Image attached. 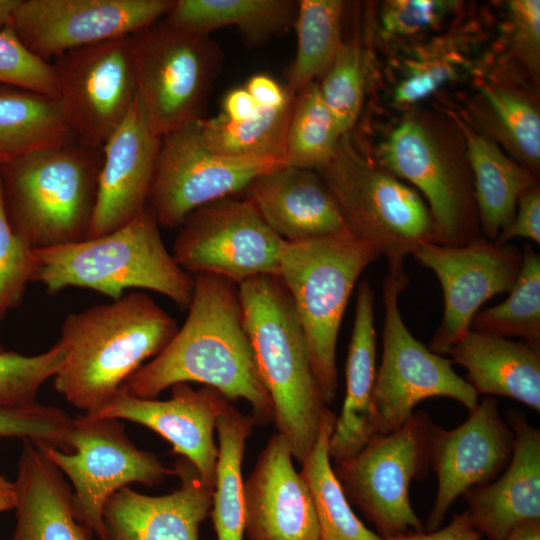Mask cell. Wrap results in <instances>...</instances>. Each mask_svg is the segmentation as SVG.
Returning a JSON list of instances; mask_svg holds the SVG:
<instances>
[{"label": "cell", "mask_w": 540, "mask_h": 540, "mask_svg": "<svg viewBox=\"0 0 540 540\" xmlns=\"http://www.w3.org/2000/svg\"><path fill=\"white\" fill-rule=\"evenodd\" d=\"M187 318L169 344L122 386L146 399L178 383L197 382L228 400L247 401L258 423L274 420L272 400L259 375L245 328L238 284L196 274Z\"/></svg>", "instance_id": "obj_1"}, {"label": "cell", "mask_w": 540, "mask_h": 540, "mask_svg": "<svg viewBox=\"0 0 540 540\" xmlns=\"http://www.w3.org/2000/svg\"><path fill=\"white\" fill-rule=\"evenodd\" d=\"M177 331L176 320L144 292L70 313L57 342L64 357L54 388L75 408L92 412L109 402Z\"/></svg>", "instance_id": "obj_2"}, {"label": "cell", "mask_w": 540, "mask_h": 540, "mask_svg": "<svg viewBox=\"0 0 540 540\" xmlns=\"http://www.w3.org/2000/svg\"><path fill=\"white\" fill-rule=\"evenodd\" d=\"M245 328L261 380L272 400L277 433L301 463L329 410L315 377L291 296L277 275L238 284Z\"/></svg>", "instance_id": "obj_3"}, {"label": "cell", "mask_w": 540, "mask_h": 540, "mask_svg": "<svg viewBox=\"0 0 540 540\" xmlns=\"http://www.w3.org/2000/svg\"><path fill=\"white\" fill-rule=\"evenodd\" d=\"M33 282L48 294L66 288L90 289L117 300L130 288L168 297L182 311L188 309L194 278L165 247L150 206L121 228L105 235L34 249Z\"/></svg>", "instance_id": "obj_4"}, {"label": "cell", "mask_w": 540, "mask_h": 540, "mask_svg": "<svg viewBox=\"0 0 540 540\" xmlns=\"http://www.w3.org/2000/svg\"><path fill=\"white\" fill-rule=\"evenodd\" d=\"M102 160V148L74 140L0 166L2 199L13 231L33 249L87 238Z\"/></svg>", "instance_id": "obj_5"}, {"label": "cell", "mask_w": 540, "mask_h": 540, "mask_svg": "<svg viewBox=\"0 0 540 540\" xmlns=\"http://www.w3.org/2000/svg\"><path fill=\"white\" fill-rule=\"evenodd\" d=\"M379 257L372 245L348 231L283 246L279 277L291 296L327 404L338 390L336 347L349 297L363 270Z\"/></svg>", "instance_id": "obj_6"}, {"label": "cell", "mask_w": 540, "mask_h": 540, "mask_svg": "<svg viewBox=\"0 0 540 540\" xmlns=\"http://www.w3.org/2000/svg\"><path fill=\"white\" fill-rule=\"evenodd\" d=\"M317 172L347 231L385 257L391 276H407L405 257L435 243L431 214L420 194L365 157L349 133L342 135L333 157Z\"/></svg>", "instance_id": "obj_7"}, {"label": "cell", "mask_w": 540, "mask_h": 540, "mask_svg": "<svg viewBox=\"0 0 540 540\" xmlns=\"http://www.w3.org/2000/svg\"><path fill=\"white\" fill-rule=\"evenodd\" d=\"M384 163L426 198L436 244L463 246L480 236L466 142L452 116L425 113L405 119L385 144Z\"/></svg>", "instance_id": "obj_8"}, {"label": "cell", "mask_w": 540, "mask_h": 540, "mask_svg": "<svg viewBox=\"0 0 540 540\" xmlns=\"http://www.w3.org/2000/svg\"><path fill=\"white\" fill-rule=\"evenodd\" d=\"M435 423L418 410L396 431L375 435L355 455L333 468L350 504L384 540L425 531L409 496L414 480L427 477Z\"/></svg>", "instance_id": "obj_9"}, {"label": "cell", "mask_w": 540, "mask_h": 540, "mask_svg": "<svg viewBox=\"0 0 540 540\" xmlns=\"http://www.w3.org/2000/svg\"><path fill=\"white\" fill-rule=\"evenodd\" d=\"M138 96L153 130L164 136L203 119L221 53L209 35L164 19L131 35Z\"/></svg>", "instance_id": "obj_10"}, {"label": "cell", "mask_w": 540, "mask_h": 540, "mask_svg": "<svg viewBox=\"0 0 540 540\" xmlns=\"http://www.w3.org/2000/svg\"><path fill=\"white\" fill-rule=\"evenodd\" d=\"M408 282V276L390 274L383 281L382 358L371 403L373 436L399 429L416 405L429 398H451L468 410L479 401L474 388L455 373L452 361L431 351L404 323L399 299Z\"/></svg>", "instance_id": "obj_11"}, {"label": "cell", "mask_w": 540, "mask_h": 540, "mask_svg": "<svg viewBox=\"0 0 540 540\" xmlns=\"http://www.w3.org/2000/svg\"><path fill=\"white\" fill-rule=\"evenodd\" d=\"M68 442L71 453L33 443L69 478L75 517L98 540H104L103 509L110 496L130 483L154 486L174 474L155 454L138 449L118 419L72 418Z\"/></svg>", "instance_id": "obj_12"}, {"label": "cell", "mask_w": 540, "mask_h": 540, "mask_svg": "<svg viewBox=\"0 0 540 540\" xmlns=\"http://www.w3.org/2000/svg\"><path fill=\"white\" fill-rule=\"evenodd\" d=\"M285 242L248 199L232 196L192 211L171 253L192 276L212 274L240 284L260 275L279 276Z\"/></svg>", "instance_id": "obj_13"}, {"label": "cell", "mask_w": 540, "mask_h": 540, "mask_svg": "<svg viewBox=\"0 0 540 540\" xmlns=\"http://www.w3.org/2000/svg\"><path fill=\"white\" fill-rule=\"evenodd\" d=\"M50 63L74 140L101 149L138 96L131 36L68 51Z\"/></svg>", "instance_id": "obj_14"}, {"label": "cell", "mask_w": 540, "mask_h": 540, "mask_svg": "<svg viewBox=\"0 0 540 540\" xmlns=\"http://www.w3.org/2000/svg\"><path fill=\"white\" fill-rule=\"evenodd\" d=\"M203 119L161 138L148 200L161 227L179 228L197 208L245 192L259 175L286 165L280 159L229 158L212 152L202 138Z\"/></svg>", "instance_id": "obj_15"}, {"label": "cell", "mask_w": 540, "mask_h": 540, "mask_svg": "<svg viewBox=\"0 0 540 540\" xmlns=\"http://www.w3.org/2000/svg\"><path fill=\"white\" fill-rule=\"evenodd\" d=\"M174 0H20L12 29L45 62L75 49L131 36L162 20Z\"/></svg>", "instance_id": "obj_16"}, {"label": "cell", "mask_w": 540, "mask_h": 540, "mask_svg": "<svg viewBox=\"0 0 540 540\" xmlns=\"http://www.w3.org/2000/svg\"><path fill=\"white\" fill-rule=\"evenodd\" d=\"M412 256L436 275L442 288L444 313L428 346L442 356L470 330L473 317L487 300L510 292L523 261L517 247L483 236L463 246L427 243Z\"/></svg>", "instance_id": "obj_17"}, {"label": "cell", "mask_w": 540, "mask_h": 540, "mask_svg": "<svg viewBox=\"0 0 540 540\" xmlns=\"http://www.w3.org/2000/svg\"><path fill=\"white\" fill-rule=\"evenodd\" d=\"M514 434L501 416L498 400L485 396L453 429L434 425L430 440V468L437 476V494L424 525L440 528L453 502L473 487L495 480L509 464Z\"/></svg>", "instance_id": "obj_18"}, {"label": "cell", "mask_w": 540, "mask_h": 540, "mask_svg": "<svg viewBox=\"0 0 540 540\" xmlns=\"http://www.w3.org/2000/svg\"><path fill=\"white\" fill-rule=\"evenodd\" d=\"M167 400L138 398L123 387L102 407L85 413L91 418L128 420L141 424L172 446L196 468L205 483L214 488L218 446L214 441L216 423L230 400L218 390L188 383L171 387Z\"/></svg>", "instance_id": "obj_19"}, {"label": "cell", "mask_w": 540, "mask_h": 540, "mask_svg": "<svg viewBox=\"0 0 540 540\" xmlns=\"http://www.w3.org/2000/svg\"><path fill=\"white\" fill-rule=\"evenodd\" d=\"M161 138L137 96L102 147L97 200L87 238L121 228L147 206Z\"/></svg>", "instance_id": "obj_20"}, {"label": "cell", "mask_w": 540, "mask_h": 540, "mask_svg": "<svg viewBox=\"0 0 540 540\" xmlns=\"http://www.w3.org/2000/svg\"><path fill=\"white\" fill-rule=\"evenodd\" d=\"M292 459L289 442L275 433L244 481L248 540H321L311 494Z\"/></svg>", "instance_id": "obj_21"}, {"label": "cell", "mask_w": 540, "mask_h": 540, "mask_svg": "<svg viewBox=\"0 0 540 540\" xmlns=\"http://www.w3.org/2000/svg\"><path fill=\"white\" fill-rule=\"evenodd\" d=\"M173 471L180 486L170 494L149 496L125 486L110 496L103 509L104 540H199L214 488L184 457Z\"/></svg>", "instance_id": "obj_22"}, {"label": "cell", "mask_w": 540, "mask_h": 540, "mask_svg": "<svg viewBox=\"0 0 540 540\" xmlns=\"http://www.w3.org/2000/svg\"><path fill=\"white\" fill-rule=\"evenodd\" d=\"M507 423L514 434L509 464L492 482L463 494L473 525L488 540H503L519 524L540 520V430L518 410L507 412Z\"/></svg>", "instance_id": "obj_23"}, {"label": "cell", "mask_w": 540, "mask_h": 540, "mask_svg": "<svg viewBox=\"0 0 540 540\" xmlns=\"http://www.w3.org/2000/svg\"><path fill=\"white\" fill-rule=\"evenodd\" d=\"M245 194L265 223L287 242L347 231L317 171L283 165L255 178Z\"/></svg>", "instance_id": "obj_24"}, {"label": "cell", "mask_w": 540, "mask_h": 540, "mask_svg": "<svg viewBox=\"0 0 540 540\" xmlns=\"http://www.w3.org/2000/svg\"><path fill=\"white\" fill-rule=\"evenodd\" d=\"M16 525L11 540H90L75 517L73 490L64 474L29 439L14 481Z\"/></svg>", "instance_id": "obj_25"}, {"label": "cell", "mask_w": 540, "mask_h": 540, "mask_svg": "<svg viewBox=\"0 0 540 540\" xmlns=\"http://www.w3.org/2000/svg\"><path fill=\"white\" fill-rule=\"evenodd\" d=\"M476 393L503 396L540 411V345L468 330L449 350Z\"/></svg>", "instance_id": "obj_26"}, {"label": "cell", "mask_w": 540, "mask_h": 540, "mask_svg": "<svg viewBox=\"0 0 540 540\" xmlns=\"http://www.w3.org/2000/svg\"><path fill=\"white\" fill-rule=\"evenodd\" d=\"M376 372L374 292L363 280L358 286L346 361L345 399L329 440V456L335 462L355 455L373 437L371 403Z\"/></svg>", "instance_id": "obj_27"}, {"label": "cell", "mask_w": 540, "mask_h": 540, "mask_svg": "<svg viewBox=\"0 0 540 540\" xmlns=\"http://www.w3.org/2000/svg\"><path fill=\"white\" fill-rule=\"evenodd\" d=\"M465 138L474 179L480 232L494 241L513 220L520 195L538 185L526 168L506 156L492 140L453 117Z\"/></svg>", "instance_id": "obj_28"}, {"label": "cell", "mask_w": 540, "mask_h": 540, "mask_svg": "<svg viewBox=\"0 0 540 540\" xmlns=\"http://www.w3.org/2000/svg\"><path fill=\"white\" fill-rule=\"evenodd\" d=\"M470 110L484 136L532 174H539L540 111L534 96L511 85L488 84Z\"/></svg>", "instance_id": "obj_29"}, {"label": "cell", "mask_w": 540, "mask_h": 540, "mask_svg": "<svg viewBox=\"0 0 540 540\" xmlns=\"http://www.w3.org/2000/svg\"><path fill=\"white\" fill-rule=\"evenodd\" d=\"M298 2L292 0H174L163 18L168 24L206 34L235 26L246 40L261 43L294 25Z\"/></svg>", "instance_id": "obj_30"}, {"label": "cell", "mask_w": 540, "mask_h": 540, "mask_svg": "<svg viewBox=\"0 0 540 540\" xmlns=\"http://www.w3.org/2000/svg\"><path fill=\"white\" fill-rule=\"evenodd\" d=\"M71 141L56 98L0 83V166Z\"/></svg>", "instance_id": "obj_31"}, {"label": "cell", "mask_w": 540, "mask_h": 540, "mask_svg": "<svg viewBox=\"0 0 540 540\" xmlns=\"http://www.w3.org/2000/svg\"><path fill=\"white\" fill-rule=\"evenodd\" d=\"M256 423L230 402L217 420L218 458L210 510L217 540H243L245 535L242 461Z\"/></svg>", "instance_id": "obj_32"}, {"label": "cell", "mask_w": 540, "mask_h": 540, "mask_svg": "<svg viewBox=\"0 0 540 540\" xmlns=\"http://www.w3.org/2000/svg\"><path fill=\"white\" fill-rule=\"evenodd\" d=\"M336 415L329 409L313 448L301 462L299 472L311 494L321 540H383L368 529L351 504L330 463L329 440Z\"/></svg>", "instance_id": "obj_33"}, {"label": "cell", "mask_w": 540, "mask_h": 540, "mask_svg": "<svg viewBox=\"0 0 540 540\" xmlns=\"http://www.w3.org/2000/svg\"><path fill=\"white\" fill-rule=\"evenodd\" d=\"M344 2L298 1L295 18L297 50L289 69L288 85L296 95L317 77H322L343 44L341 25Z\"/></svg>", "instance_id": "obj_34"}, {"label": "cell", "mask_w": 540, "mask_h": 540, "mask_svg": "<svg viewBox=\"0 0 540 540\" xmlns=\"http://www.w3.org/2000/svg\"><path fill=\"white\" fill-rule=\"evenodd\" d=\"M293 101L279 109L261 108L253 117L242 122H231L221 113L203 119V141L209 150L224 157L285 161L286 135Z\"/></svg>", "instance_id": "obj_35"}, {"label": "cell", "mask_w": 540, "mask_h": 540, "mask_svg": "<svg viewBox=\"0 0 540 540\" xmlns=\"http://www.w3.org/2000/svg\"><path fill=\"white\" fill-rule=\"evenodd\" d=\"M342 135L318 83H310L293 101L286 135V165L318 171L333 157Z\"/></svg>", "instance_id": "obj_36"}, {"label": "cell", "mask_w": 540, "mask_h": 540, "mask_svg": "<svg viewBox=\"0 0 540 540\" xmlns=\"http://www.w3.org/2000/svg\"><path fill=\"white\" fill-rule=\"evenodd\" d=\"M522 255L521 270L509 296L480 310L470 329L540 345V256L528 244Z\"/></svg>", "instance_id": "obj_37"}, {"label": "cell", "mask_w": 540, "mask_h": 540, "mask_svg": "<svg viewBox=\"0 0 540 540\" xmlns=\"http://www.w3.org/2000/svg\"><path fill=\"white\" fill-rule=\"evenodd\" d=\"M363 68L359 44L353 41L343 42L318 84L322 99L342 134L349 133L361 110L364 94Z\"/></svg>", "instance_id": "obj_38"}, {"label": "cell", "mask_w": 540, "mask_h": 540, "mask_svg": "<svg viewBox=\"0 0 540 540\" xmlns=\"http://www.w3.org/2000/svg\"><path fill=\"white\" fill-rule=\"evenodd\" d=\"M63 357V351L57 343L35 356L12 351L0 352V405L35 404L40 387L57 374Z\"/></svg>", "instance_id": "obj_39"}, {"label": "cell", "mask_w": 540, "mask_h": 540, "mask_svg": "<svg viewBox=\"0 0 540 540\" xmlns=\"http://www.w3.org/2000/svg\"><path fill=\"white\" fill-rule=\"evenodd\" d=\"M71 423L72 417L56 406L37 402L28 406L0 405V437L29 439L71 453Z\"/></svg>", "instance_id": "obj_40"}, {"label": "cell", "mask_w": 540, "mask_h": 540, "mask_svg": "<svg viewBox=\"0 0 540 540\" xmlns=\"http://www.w3.org/2000/svg\"><path fill=\"white\" fill-rule=\"evenodd\" d=\"M35 272L34 249L13 231L4 209L0 181V320L21 303Z\"/></svg>", "instance_id": "obj_41"}, {"label": "cell", "mask_w": 540, "mask_h": 540, "mask_svg": "<svg viewBox=\"0 0 540 540\" xmlns=\"http://www.w3.org/2000/svg\"><path fill=\"white\" fill-rule=\"evenodd\" d=\"M0 83L57 98L58 83L53 65L33 55L12 27L0 31Z\"/></svg>", "instance_id": "obj_42"}, {"label": "cell", "mask_w": 540, "mask_h": 540, "mask_svg": "<svg viewBox=\"0 0 540 540\" xmlns=\"http://www.w3.org/2000/svg\"><path fill=\"white\" fill-rule=\"evenodd\" d=\"M515 56L538 85L540 79V1L508 2Z\"/></svg>", "instance_id": "obj_43"}, {"label": "cell", "mask_w": 540, "mask_h": 540, "mask_svg": "<svg viewBox=\"0 0 540 540\" xmlns=\"http://www.w3.org/2000/svg\"><path fill=\"white\" fill-rule=\"evenodd\" d=\"M515 238H527L540 244L539 185L527 189L520 195L513 220L494 241L505 244Z\"/></svg>", "instance_id": "obj_44"}, {"label": "cell", "mask_w": 540, "mask_h": 540, "mask_svg": "<svg viewBox=\"0 0 540 540\" xmlns=\"http://www.w3.org/2000/svg\"><path fill=\"white\" fill-rule=\"evenodd\" d=\"M433 1L392 2L386 14V23L392 30L409 31L428 24L437 12Z\"/></svg>", "instance_id": "obj_45"}, {"label": "cell", "mask_w": 540, "mask_h": 540, "mask_svg": "<svg viewBox=\"0 0 540 540\" xmlns=\"http://www.w3.org/2000/svg\"><path fill=\"white\" fill-rule=\"evenodd\" d=\"M481 533L473 525L467 510L454 514L444 528L431 532H411L384 540H481Z\"/></svg>", "instance_id": "obj_46"}, {"label": "cell", "mask_w": 540, "mask_h": 540, "mask_svg": "<svg viewBox=\"0 0 540 540\" xmlns=\"http://www.w3.org/2000/svg\"><path fill=\"white\" fill-rule=\"evenodd\" d=\"M245 89L262 109L282 108L295 97L287 87H283L271 76L265 74L253 75L247 81Z\"/></svg>", "instance_id": "obj_47"}, {"label": "cell", "mask_w": 540, "mask_h": 540, "mask_svg": "<svg viewBox=\"0 0 540 540\" xmlns=\"http://www.w3.org/2000/svg\"><path fill=\"white\" fill-rule=\"evenodd\" d=\"M448 70L441 67L430 68L413 75L399 85L396 99L400 102H412L432 92L447 77Z\"/></svg>", "instance_id": "obj_48"}, {"label": "cell", "mask_w": 540, "mask_h": 540, "mask_svg": "<svg viewBox=\"0 0 540 540\" xmlns=\"http://www.w3.org/2000/svg\"><path fill=\"white\" fill-rule=\"evenodd\" d=\"M260 109L245 87L236 88L224 97L221 114L231 122H242L253 117Z\"/></svg>", "instance_id": "obj_49"}, {"label": "cell", "mask_w": 540, "mask_h": 540, "mask_svg": "<svg viewBox=\"0 0 540 540\" xmlns=\"http://www.w3.org/2000/svg\"><path fill=\"white\" fill-rule=\"evenodd\" d=\"M503 540H540V520L519 524Z\"/></svg>", "instance_id": "obj_50"}, {"label": "cell", "mask_w": 540, "mask_h": 540, "mask_svg": "<svg viewBox=\"0 0 540 540\" xmlns=\"http://www.w3.org/2000/svg\"><path fill=\"white\" fill-rule=\"evenodd\" d=\"M16 504V493L14 482L0 475V513L14 509Z\"/></svg>", "instance_id": "obj_51"}, {"label": "cell", "mask_w": 540, "mask_h": 540, "mask_svg": "<svg viewBox=\"0 0 540 540\" xmlns=\"http://www.w3.org/2000/svg\"><path fill=\"white\" fill-rule=\"evenodd\" d=\"M20 0H0V31L11 27L14 12Z\"/></svg>", "instance_id": "obj_52"}, {"label": "cell", "mask_w": 540, "mask_h": 540, "mask_svg": "<svg viewBox=\"0 0 540 540\" xmlns=\"http://www.w3.org/2000/svg\"><path fill=\"white\" fill-rule=\"evenodd\" d=\"M2 351H4V349H3V346H2V344L0 342V352H2Z\"/></svg>", "instance_id": "obj_53"}]
</instances>
